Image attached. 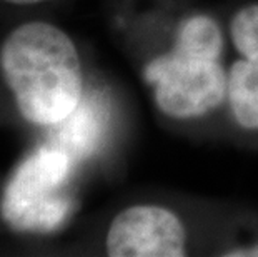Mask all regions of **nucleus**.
Listing matches in <instances>:
<instances>
[{
	"label": "nucleus",
	"mask_w": 258,
	"mask_h": 257,
	"mask_svg": "<svg viewBox=\"0 0 258 257\" xmlns=\"http://www.w3.org/2000/svg\"><path fill=\"white\" fill-rule=\"evenodd\" d=\"M140 79L165 122L195 129L225 114L228 35L217 12L191 0H150Z\"/></svg>",
	"instance_id": "obj_1"
},
{
	"label": "nucleus",
	"mask_w": 258,
	"mask_h": 257,
	"mask_svg": "<svg viewBox=\"0 0 258 257\" xmlns=\"http://www.w3.org/2000/svg\"><path fill=\"white\" fill-rule=\"evenodd\" d=\"M0 72L30 124L55 127L84 100L79 48L50 22L32 20L10 32L0 47Z\"/></svg>",
	"instance_id": "obj_2"
},
{
	"label": "nucleus",
	"mask_w": 258,
	"mask_h": 257,
	"mask_svg": "<svg viewBox=\"0 0 258 257\" xmlns=\"http://www.w3.org/2000/svg\"><path fill=\"white\" fill-rule=\"evenodd\" d=\"M77 159L57 144L40 145L15 169L0 199L9 227L27 234H50L74 212Z\"/></svg>",
	"instance_id": "obj_3"
},
{
	"label": "nucleus",
	"mask_w": 258,
	"mask_h": 257,
	"mask_svg": "<svg viewBox=\"0 0 258 257\" xmlns=\"http://www.w3.org/2000/svg\"><path fill=\"white\" fill-rule=\"evenodd\" d=\"M197 229L180 207L145 200L123 207L105 234L110 257H183L197 249Z\"/></svg>",
	"instance_id": "obj_4"
},
{
	"label": "nucleus",
	"mask_w": 258,
	"mask_h": 257,
	"mask_svg": "<svg viewBox=\"0 0 258 257\" xmlns=\"http://www.w3.org/2000/svg\"><path fill=\"white\" fill-rule=\"evenodd\" d=\"M238 134L258 140V64L228 57L225 114Z\"/></svg>",
	"instance_id": "obj_5"
},
{
	"label": "nucleus",
	"mask_w": 258,
	"mask_h": 257,
	"mask_svg": "<svg viewBox=\"0 0 258 257\" xmlns=\"http://www.w3.org/2000/svg\"><path fill=\"white\" fill-rule=\"evenodd\" d=\"M218 255L225 257H258V236L245 240H233L223 244L217 250Z\"/></svg>",
	"instance_id": "obj_6"
},
{
	"label": "nucleus",
	"mask_w": 258,
	"mask_h": 257,
	"mask_svg": "<svg viewBox=\"0 0 258 257\" xmlns=\"http://www.w3.org/2000/svg\"><path fill=\"white\" fill-rule=\"evenodd\" d=\"M5 2L14 4V5H37V4L48 2V0H5Z\"/></svg>",
	"instance_id": "obj_7"
}]
</instances>
